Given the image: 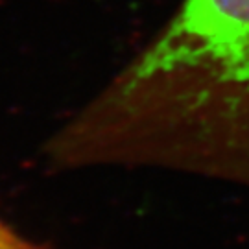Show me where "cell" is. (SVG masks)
Wrapping results in <instances>:
<instances>
[{"mask_svg":"<svg viewBox=\"0 0 249 249\" xmlns=\"http://www.w3.org/2000/svg\"><path fill=\"white\" fill-rule=\"evenodd\" d=\"M50 155L59 166H168L249 185V0H183Z\"/></svg>","mask_w":249,"mask_h":249,"instance_id":"6da1fadb","label":"cell"},{"mask_svg":"<svg viewBox=\"0 0 249 249\" xmlns=\"http://www.w3.org/2000/svg\"><path fill=\"white\" fill-rule=\"evenodd\" d=\"M0 249H45V248L36 244V242H30L28 238L17 234L6 223L0 222Z\"/></svg>","mask_w":249,"mask_h":249,"instance_id":"7a4b0ae2","label":"cell"}]
</instances>
